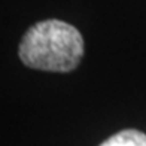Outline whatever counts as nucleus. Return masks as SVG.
Listing matches in <instances>:
<instances>
[{
  "label": "nucleus",
  "instance_id": "nucleus-1",
  "mask_svg": "<svg viewBox=\"0 0 146 146\" xmlns=\"http://www.w3.org/2000/svg\"><path fill=\"white\" fill-rule=\"evenodd\" d=\"M18 49L27 67L72 72L82 60L84 39L76 27L61 19H45L25 31Z\"/></svg>",
  "mask_w": 146,
  "mask_h": 146
},
{
  "label": "nucleus",
  "instance_id": "nucleus-2",
  "mask_svg": "<svg viewBox=\"0 0 146 146\" xmlns=\"http://www.w3.org/2000/svg\"><path fill=\"white\" fill-rule=\"evenodd\" d=\"M100 146H146V134L137 130H124L109 137Z\"/></svg>",
  "mask_w": 146,
  "mask_h": 146
}]
</instances>
